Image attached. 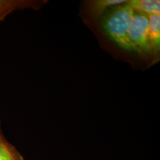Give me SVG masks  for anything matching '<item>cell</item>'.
Segmentation results:
<instances>
[{"label": "cell", "mask_w": 160, "mask_h": 160, "mask_svg": "<svg viewBox=\"0 0 160 160\" xmlns=\"http://www.w3.org/2000/svg\"><path fill=\"white\" fill-rule=\"evenodd\" d=\"M134 11L128 1L109 10L102 20V29L110 39L127 51H133L128 37Z\"/></svg>", "instance_id": "cell-1"}, {"label": "cell", "mask_w": 160, "mask_h": 160, "mask_svg": "<svg viewBox=\"0 0 160 160\" xmlns=\"http://www.w3.org/2000/svg\"><path fill=\"white\" fill-rule=\"evenodd\" d=\"M128 37L132 51L139 54H152L148 37V15L134 12L129 28Z\"/></svg>", "instance_id": "cell-2"}, {"label": "cell", "mask_w": 160, "mask_h": 160, "mask_svg": "<svg viewBox=\"0 0 160 160\" xmlns=\"http://www.w3.org/2000/svg\"><path fill=\"white\" fill-rule=\"evenodd\" d=\"M47 1L40 0H0V22L13 12L25 9L39 10Z\"/></svg>", "instance_id": "cell-3"}, {"label": "cell", "mask_w": 160, "mask_h": 160, "mask_svg": "<svg viewBox=\"0 0 160 160\" xmlns=\"http://www.w3.org/2000/svg\"><path fill=\"white\" fill-rule=\"evenodd\" d=\"M127 0H93L86 2L87 11L93 19H99L108 9L127 2Z\"/></svg>", "instance_id": "cell-4"}, {"label": "cell", "mask_w": 160, "mask_h": 160, "mask_svg": "<svg viewBox=\"0 0 160 160\" xmlns=\"http://www.w3.org/2000/svg\"><path fill=\"white\" fill-rule=\"evenodd\" d=\"M148 37L152 55L157 57L160 50V14L148 15Z\"/></svg>", "instance_id": "cell-5"}, {"label": "cell", "mask_w": 160, "mask_h": 160, "mask_svg": "<svg viewBox=\"0 0 160 160\" xmlns=\"http://www.w3.org/2000/svg\"><path fill=\"white\" fill-rule=\"evenodd\" d=\"M128 3L137 13L145 15L160 14L159 0H131Z\"/></svg>", "instance_id": "cell-6"}, {"label": "cell", "mask_w": 160, "mask_h": 160, "mask_svg": "<svg viewBox=\"0 0 160 160\" xmlns=\"http://www.w3.org/2000/svg\"><path fill=\"white\" fill-rule=\"evenodd\" d=\"M0 160H25L22 155L4 135L0 121Z\"/></svg>", "instance_id": "cell-7"}]
</instances>
